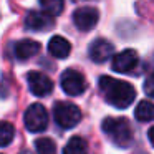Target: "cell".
Returning a JSON list of instances; mask_svg holds the SVG:
<instances>
[{
	"mask_svg": "<svg viewBox=\"0 0 154 154\" xmlns=\"http://www.w3.org/2000/svg\"><path fill=\"white\" fill-rule=\"evenodd\" d=\"M98 85H100V91L104 96L106 103H109L118 109L128 108L136 98V90L128 81L116 80L111 76H101Z\"/></svg>",
	"mask_w": 154,
	"mask_h": 154,
	"instance_id": "obj_1",
	"label": "cell"
},
{
	"mask_svg": "<svg viewBox=\"0 0 154 154\" xmlns=\"http://www.w3.org/2000/svg\"><path fill=\"white\" fill-rule=\"evenodd\" d=\"M101 129L118 147H128L133 143V128L126 118H106L101 123Z\"/></svg>",
	"mask_w": 154,
	"mask_h": 154,
	"instance_id": "obj_2",
	"label": "cell"
},
{
	"mask_svg": "<svg viewBox=\"0 0 154 154\" xmlns=\"http://www.w3.org/2000/svg\"><path fill=\"white\" fill-rule=\"evenodd\" d=\"M55 123L63 129H71L81 121V109L73 103L68 101H58L53 106Z\"/></svg>",
	"mask_w": 154,
	"mask_h": 154,
	"instance_id": "obj_3",
	"label": "cell"
},
{
	"mask_svg": "<svg viewBox=\"0 0 154 154\" xmlns=\"http://www.w3.org/2000/svg\"><path fill=\"white\" fill-rule=\"evenodd\" d=\"M23 123L30 133H42L48 126V113L43 104L33 103L27 108L23 114Z\"/></svg>",
	"mask_w": 154,
	"mask_h": 154,
	"instance_id": "obj_4",
	"label": "cell"
},
{
	"mask_svg": "<svg viewBox=\"0 0 154 154\" xmlns=\"http://www.w3.org/2000/svg\"><path fill=\"white\" fill-rule=\"evenodd\" d=\"M60 85L61 90L68 94V96H80L86 91V80L80 71L68 68L61 73L60 78Z\"/></svg>",
	"mask_w": 154,
	"mask_h": 154,
	"instance_id": "obj_5",
	"label": "cell"
},
{
	"mask_svg": "<svg viewBox=\"0 0 154 154\" xmlns=\"http://www.w3.org/2000/svg\"><path fill=\"white\" fill-rule=\"evenodd\" d=\"M98 20H100V12L94 7H80L73 12V23L81 32H90L91 28H94Z\"/></svg>",
	"mask_w": 154,
	"mask_h": 154,
	"instance_id": "obj_6",
	"label": "cell"
},
{
	"mask_svg": "<svg viewBox=\"0 0 154 154\" xmlns=\"http://www.w3.org/2000/svg\"><path fill=\"white\" fill-rule=\"evenodd\" d=\"M55 25L53 15L40 10H30L25 17V27L32 32H47Z\"/></svg>",
	"mask_w": 154,
	"mask_h": 154,
	"instance_id": "obj_7",
	"label": "cell"
},
{
	"mask_svg": "<svg viewBox=\"0 0 154 154\" xmlns=\"http://www.w3.org/2000/svg\"><path fill=\"white\" fill-rule=\"evenodd\" d=\"M28 88L35 96H48L53 91V81L40 71H30L27 75Z\"/></svg>",
	"mask_w": 154,
	"mask_h": 154,
	"instance_id": "obj_8",
	"label": "cell"
},
{
	"mask_svg": "<svg viewBox=\"0 0 154 154\" xmlns=\"http://www.w3.org/2000/svg\"><path fill=\"white\" fill-rule=\"evenodd\" d=\"M88 53H90V58L94 63H103L114 55V47L106 38H96V40L91 42Z\"/></svg>",
	"mask_w": 154,
	"mask_h": 154,
	"instance_id": "obj_9",
	"label": "cell"
},
{
	"mask_svg": "<svg viewBox=\"0 0 154 154\" xmlns=\"http://www.w3.org/2000/svg\"><path fill=\"white\" fill-rule=\"evenodd\" d=\"M137 65V53L136 50H123L118 55H113L111 66L118 73H128Z\"/></svg>",
	"mask_w": 154,
	"mask_h": 154,
	"instance_id": "obj_10",
	"label": "cell"
},
{
	"mask_svg": "<svg viewBox=\"0 0 154 154\" xmlns=\"http://www.w3.org/2000/svg\"><path fill=\"white\" fill-rule=\"evenodd\" d=\"M15 58L20 61H25V60H30L32 57H35V55L40 51V43L35 40H28V38H25V40H20L15 43Z\"/></svg>",
	"mask_w": 154,
	"mask_h": 154,
	"instance_id": "obj_11",
	"label": "cell"
},
{
	"mask_svg": "<svg viewBox=\"0 0 154 154\" xmlns=\"http://www.w3.org/2000/svg\"><path fill=\"white\" fill-rule=\"evenodd\" d=\"M48 51H50L51 57L58 58V60H63L70 55L71 51V43L66 40V38L60 37V35H55L53 38L48 43Z\"/></svg>",
	"mask_w": 154,
	"mask_h": 154,
	"instance_id": "obj_12",
	"label": "cell"
},
{
	"mask_svg": "<svg viewBox=\"0 0 154 154\" xmlns=\"http://www.w3.org/2000/svg\"><path fill=\"white\" fill-rule=\"evenodd\" d=\"M134 118L137 121H143V123L154 121V103H151V101H141L136 106V109H134Z\"/></svg>",
	"mask_w": 154,
	"mask_h": 154,
	"instance_id": "obj_13",
	"label": "cell"
},
{
	"mask_svg": "<svg viewBox=\"0 0 154 154\" xmlns=\"http://www.w3.org/2000/svg\"><path fill=\"white\" fill-rule=\"evenodd\" d=\"M63 154H88L86 141L80 136H73L66 143V146H65V149H63Z\"/></svg>",
	"mask_w": 154,
	"mask_h": 154,
	"instance_id": "obj_14",
	"label": "cell"
},
{
	"mask_svg": "<svg viewBox=\"0 0 154 154\" xmlns=\"http://www.w3.org/2000/svg\"><path fill=\"white\" fill-rule=\"evenodd\" d=\"M14 136H15L14 126L10 123L0 121V147H7L14 141Z\"/></svg>",
	"mask_w": 154,
	"mask_h": 154,
	"instance_id": "obj_15",
	"label": "cell"
},
{
	"mask_svg": "<svg viewBox=\"0 0 154 154\" xmlns=\"http://www.w3.org/2000/svg\"><path fill=\"white\" fill-rule=\"evenodd\" d=\"M35 149L38 154H57V144L50 137H38L35 141Z\"/></svg>",
	"mask_w": 154,
	"mask_h": 154,
	"instance_id": "obj_16",
	"label": "cell"
},
{
	"mask_svg": "<svg viewBox=\"0 0 154 154\" xmlns=\"http://www.w3.org/2000/svg\"><path fill=\"white\" fill-rule=\"evenodd\" d=\"M40 5L47 14L57 17V15H60L63 12L65 0H40Z\"/></svg>",
	"mask_w": 154,
	"mask_h": 154,
	"instance_id": "obj_17",
	"label": "cell"
},
{
	"mask_svg": "<svg viewBox=\"0 0 154 154\" xmlns=\"http://www.w3.org/2000/svg\"><path fill=\"white\" fill-rule=\"evenodd\" d=\"M144 93L147 96L154 98V71L147 75V78L144 80Z\"/></svg>",
	"mask_w": 154,
	"mask_h": 154,
	"instance_id": "obj_18",
	"label": "cell"
},
{
	"mask_svg": "<svg viewBox=\"0 0 154 154\" xmlns=\"http://www.w3.org/2000/svg\"><path fill=\"white\" fill-rule=\"evenodd\" d=\"M147 139H149V143H151V146L154 147V126L151 128L149 131H147Z\"/></svg>",
	"mask_w": 154,
	"mask_h": 154,
	"instance_id": "obj_19",
	"label": "cell"
}]
</instances>
